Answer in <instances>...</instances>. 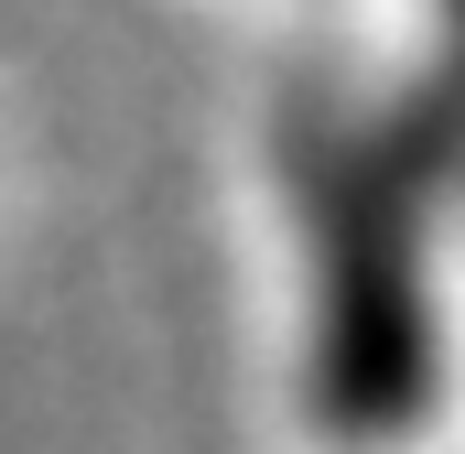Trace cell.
Masks as SVG:
<instances>
[{"instance_id":"cell-1","label":"cell","mask_w":465,"mask_h":454,"mask_svg":"<svg viewBox=\"0 0 465 454\" xmlns=\"http://www.w3.org/2000/svg\"><path fill=\"white\" fill-rule=\"evenodd\" d=\"M292 400L336 454H411L465 357V22L379 76H303L271 119Z\"/></svg>"}]
</instances>
